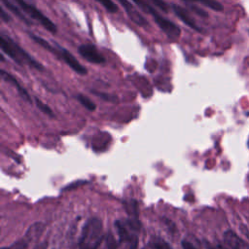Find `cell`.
<instances>
[{
    "label": "cell",
    "mask_w": 249,
    "mask_h": 249,
    "mask_svg": "<svg viewBox=\"0 0 249 249\" xmlns=\"http://www.w3.org/2000/svg\"><path fill=\"white\" fill-rule=\"evenodd\" d=\"M104 237L102 221L96 217L89 218L83 226L78 241L79 249H98Z\"/></svg>",
    "instance_id": "cell-1"
},
{
    "label": "cell",
    "mask_w": 249,
    "mask_h": 249,
    "mask_svg": "<svg viewBox=\"0 0 249 249\" xmlns=\"http://www.w3.org/2000/svg\"><path fill=\"white\" fill-rule=\"evenodd\" d=\"M30 38L37 43L38 45H40L42 48H44L45 50H47L48 52L52 53L55 57H57L59 60L63 61L64 63H66L73 71H75L77 74L79 75H87L88 74V70L85 66H83L78 59L70 53L68 52L66 49L58 46V45H52L50 42L46 41L45 39H43L40 36H37L35 34H30L29 35Z\"/></svg>",
    "instance_id": "cell-2"
},
{
    "label": "cell",
    "mask_w": 249,
    "mask_h": 249,
    "mask_svg": "<svg viewBox=\"0 0 249 249\" xmlns=\"http://www.w3.org/2000/svg\"><path fill=\"white\" fill-rule=\"evenodd\" d=\"M0 46L4 53H6L17 64L23 65L24 63L30 67L42 71L44 69L43 65L34 59L27 52L20 48L13 39L2 34L0 36Z\"/></svg>",
    "instance_id": "cell-3"
},
{
    "label": "cell",
    "mask_w": 249,
    "mask_h": 249,
    "mask_svg": "<svg viewBox=\"0 0 249 249\" xmlns=\"http://www.w3.org/2000/svg\"><path fill=\"white\" fill-rule=\"evenodd\" d=\"M141 10H143L145 13H149L154 18L156 23L158 26L162 30V32L165 33V35L172 40H175L180 37L181 29L180 27L172 22L171 20L167 19L163 16H161L154 7H152L146 0H132Z\"/></svg>",
    "instance_id": "cell-4"
},
{
    "label": "cell",
    "mask_w": 249,
    "mask_h": 249,
    "mask_svg": "<svg viewBox=\"0 0 249 249\" xmlns=\"http://www.w3.org/2000/svg\"><path fill=\"white\" fill-rule=\"evenodd\" d=\"M14 1L20 7V9L25 14H27L31 18L38 21L49 32H51L53 34L56 33L57 28H56L55 24L47 16H45L40 10H38L35 6L29 4L25 0H14Z\"/></svg>",
    "instance_id": "cell-5"
},
{
    "label": "cell",
    "mask_w": 249,
    "mask_h": 249,
    "mask_svg": "<svg viewBox=\"0 0 249 249\" xmlns=\"http://www.w3.org/2000/svg\"><path fill=\"white\" fill-rule=\"evenodd\" d=\"M45 227L46 225L44 223L35 222L28 228L25 234L20 239L17 240L9 247H2L1 249H28L29 244L41 236Z\"/></svg>",
    "instance_id": "cell-6"
},
{
    "label": "cell",
    "mask_w": 249,
    "mask_h": 249,
    "mask_svg": "<svg viewBox=\"0 0 249 249\" xmlns=\"http://www.w3.org/2000/svg\"><path fill=\"white\" fill-rule=\"evenodd\" d=\"M80 55L90 63L102 64L105 62V57L99 53L97 48L91 44H84L78 48Z\"/></svg>",
    "instance_id": "cell-7"
},
{
    "label": "cell",
    "mask_w": 249,
    "mask_h": 249,
    "mask_svg": "<svg viewBox=\"0 0 249 249\" xmlns=\"http://www.w3.org/2000/svg\"><path fill=\"white\" fill-rule=\"evenodd\" d=\"M224 246L221 249H249V245L231 230H228L223 235Z\"/></svg>",
    "instance_id": "cell-8"
},
{
    "label": "cell",
    "mask_w": 249,
    "mask_h": 249,
    "mask_svg": "<svg viewBox=\"0 0 249 249\" xmlns=\"http://www.w3.org/2000/svg\"><path fill=\"white\" fill-rule=\"evenodd\" d=\"M118 2L124 7L126 15L135 24L141 27L148 26L146 18L137 11V9L128 0H118Z\"/></svg>",
    "instance_id": "cell-9"
},
{
    "label": "cell",
    "mask_w": 249,
    "mask_h": 249,
    "mask_svg": "<svg viewBox=\"0 0 249 249\" xmlns=\"http://www.w3.org/2000/svg\"><path fill=\"white\" fill-rule=\"evenodd\" d=\"M172 10L175 13V15L185 23L187 24L189 27H191L192 29L197 31V32H201V28L199 26H197V24L196 23V21L193 19V18L190 16V14L181 6L176 5V4H172Z\"/></svg>",
    "instance_id": "cell-10"
},
{
    "label": "cell",
    "mask_w": 249,
    "mask_h": 249,
    "mask_svg": "<svg viewBox=\"0 0 249 249\" xmlns=\"http://www.w3.org/2000/svg\"><path fill=\"white\" fill-rule=\"evenodd\" d=\"M0 73H1V77L3 78V80H5L6 82L12 84V85L17 89L18 92L19 93V95H20L23 99H25V100H26L27 102H29V103L32 102V101H31V97H30V95L28 94V92L26 91V89L20 86V84L18 83V81L12 74H10L9 72H7V71H5V70H3V69H1Z\"/></svg>",
    "instance_id": "cell-11"
},
{
    "label": "cell",
    "mask_w": 249,
    "mask_h": 249,
    "mask_svg": "<svg viewBox=\"0 0 249 249\" xmlns=\"http://www.w3.org/2000/svg\"><path fill=\"white\" fill-rule=\"evenodd\" d=\"M1 1H2V3H3L12 13H14L18 18H20V19H21L22 21H24L26 24H32L31 21H30L25 16L22 15V13L18 10V8L17 6H15L13 3L10 2V0H1Z\"/></svg>",
    "instance_id": "cell-12"
},
{
    "label": "cell",
    "mask_w": 249,
    "mask_h": 249,
    "mask_svg": "<svg viewBox=\"0 0 249 249\" xmlns=\"http://www.w3.org/2000/svg\"><path fill=\"white\" fill-rule=\"evenodd\" d=\"M184 1H193V2H198L204 6H207L208 8L217 11L222 12L223 11V5L215 0H184Z\"/></svg>",
    "instance_id": "cell-13"
},
{
    "label": "cell",
    "mask_w": 249,
    "mask_h": 249,
    "mask_svg": "<svg viewBox=\"0 0 249 249\" xmlns=\"http://www.w3.org/2000/svg\"><path fill=\"white\" fill-rule=\"evenodd\" d=\"M153 249H173L165 240L160 237H153L150 241Z\"/></svg>",
    "instance_id": "cell-14"
},
{
    "label": "cell",
    "mask_w": 249,
    "mask_h": 249,
    "mask_svg": "<svg viewBox=\"0 0 249 249\" xmlns=\"http://www.w3.org/2000/svg\"><path fill=\"white\" fill-rule=\"evenodd\" d=\"M77 99L78 101L86 108L88 109L89 111H94L95 108H96V105L93 101H91L89 97H87L86 95H83V94H78L77 95Z\"/></svg>",
    "instance_id": "cell-15"
},
{
    "label": "cell",
    "mask_w": 249,
    "mask_h": 249,
    "mask_svg": "<svg viewBox=\"0 0 249 249\" xmlns=\"http://www.w3.org/2000/svg\"><path fill=\"white\" fill-rule=\"evenodd\" d=\"M99 4H101L107 12L114 14L118 11V6L112 0H96Z\"/></svg>",
    "instance_id": "cell-16"
},
{
    "label": "cell",
    "mask_w": 249,
    "mask_h": 249,
    "mask_svg": "<svg viewBox=\"0 0 249 249\" xmlns=\"http://www.w3.org/2000/svg\"><path fill=\"white\" fill-rule=\"evenodd\" d=\"M35 103H36V106L44 113V114H47L51 117H53V113L52 111V109L47 105L45 104L44 102H42L40 99H38L37 97H35Z\"/></svg>",
    "instance_id": "cell-17"
},
{
    "label": "cell",
    "mask_w": 249,
    "mask_h": 249,
    "mask_svg": "<svg viewBox=\"0 0 249 249\" xmlns=\"http://www.w3.org/2000/svg\"><path fill=\"white\" fill-rule=\"evenodd\" d=\"M117 243L112 235V233H108L106 236V243H105V249H116Z\"/></svg>",
    "instance_id": "cell-18"
},
{
    "label": "cell",
    "mask_w": 249,
    "mask_h": 249,
    "mask_svg": "<svg viewBox=\"0 0 249 249\" xmlns=\"http://www.w3.org/2000/svg\"><path fill=\"white\" fill-rule=\"evenodd\" d=\"M158 8H160L164 13H168V6L163 0H151Z\"/></svg>",
    "instance_id": "cell-19"
},
{
    "label": "cell",
    "mask_w": 249,
    "mask_h": 249,
    "mask_svg": "<svg viewBox=\"0 0 249 249\" xmlns=\"http://www.w3.org/2000/svg\"><path fill=\"white\" fill-rule=\"evenodd\" d=\"M92 92L95 94V95H97V96H99V97H101V98H103V99H105V100H107V101H116V97L115 96H111V95H109V94H105V93H103V92H97V91H93L92 90Z\"/></svg>",
    "instance_id": "cell-20"
},
{
    "label": "cell",
    "mask_w": 249,
    "mask_h": 249,
    "mask_svg": "<svg viewBox=\"0 0 249 249\" xmlns=\"http://www.w3.org/2000/svg\"><path fill=\"white\" fill-rule=\"evenodd\" d=\"M191 9H192L194 12H196L198 16L203 17V18H207V13H206L204 10L199 9V8H197V7H196V6H191Z\"/></svg>",
    "instance_id": "cell-21"
},
{
    "label": "cell",
    "mask_w": 249,
    "mask_h": 249,
    "mask_svg": "<svg viewBox=\"0 0 249 249\" xmlns=\"http://www.w3.org/2000/svg\"><path fill=\"white\" fill-rule=\"evenodd\" d=\"M1 19H2L4 22H9V21H11V17H10L8 14H6L4 8H1Z\"/></svg>",
    "instance_id": "cell-22"
},
{
    "label": "cell",
    "mask_w": 249,
    "mask_h": 249,
    "mask_svg": "<svg viewBox=\"0 0 249 249\" xmlns=\"http://www.w3.org/2000/svg\"><path fill=\"white\" fill-rule=\"evenodd\" d=\"M182 247H183V249H197L194 244H192L188 240H183L182 241Z\"/></svg>",
    "instance_id": "cell-23"
},
{
    "label": "cell",
    "mask_w": 249,
    "mask_h": 249,
    "mask_svg": "<svg viewBox=\"0 0 249 249\" xmlns=\"http://www.w3.org/2000/svg\"><path fill=\"white\" fill-rule=\"evenodd\" d=\"M33 249H48V241L44 240V241L38 243L37 245H35V247Z\"/></svg>",
    "instance_id": "cell-24"
}]
</instances>
